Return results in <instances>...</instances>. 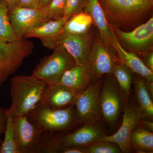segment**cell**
Listing matches in <instances>:
<instances>
[{
  "mask_svg": "<svg viewBox=\"0 0 153 153\" xmlns=\"http://www.w3.org/2000/svg\"><path fill=\"white\" fill-rule=\"evenodd\" d=\"M56 153H87L86 146H73L59 148Z\"/></svg>",
  "mask_w": 153,
  "mask_h": 153,
  "instance_id": "cell-29",
  "label": "cell"
},
{
  "mask_svg": "<svg viewBox=\"0 0 153 153\" xmlns=\"http://www.w3.org/2000/svg\"><path fill=\"white\" fill-rule=\"evenodd\" d=\"M67 20L63 17L44 22L28 30L24 38H38L44 47L48 49H54L58 44V39Z\"/></svg>",
  "mask_w": 153,
  "mask_h": 153,
  "instance_id": "cell-15",
  "label": "cell"
},
{
  "mask_svg": "<svg viewBox=\"0 0 153 153\" xmlns=\"http://www.w3.org/2000/svg\"><path fill=\"white\" fill-rule=\"evenodd\" d=\"M0 39L9 43L19 40L11 25L8 8L4 0H0Z\"/></svg>",
  "mask_w": 153,
  "mask_h": 153,
  "instance_id": "cell-25",
  "label": "cell"
},
{
  "mask_svg": "<svg viewBox=\"0 0 153 153\" xmlns=\"http://www.w3.org/2000/svg\"><path fill=\"white\" fill-rule=\"evenodd\" d=\"M101 85L100 79L90 82L77 95L74 105V114L77 122L85 124L100 120L102 116L100 102Z\"/></svg>",
  "mask_w": 153,
  "mask_h": 153,
  "instance_id": "cell-9",
  "label": "cell"
},
{
  "mask_svg": "<svg viewBox=\"0 0 153 153\" xmlns=\"http://www.w3.org/2000/svg\"><path fill=\"white\" fill-rule=\"evenodd\" d=\"M86 147L87 153H122L117 145L110 142H98L86 146Z\"/></svg>",
  "mask_w": 153,
  "mask_h": 153,
  "instance_id": "cell-27",
  "label": "cell"
},
{
  "mask_svg": "<svg viewBox=\"0 0 153 153\" xmlns=\"http://www.w3.org/2000/svg\"><path fill=\"white\" fill-rule=\"evenodd\" d=\"M53 50L52 54L41 59L32 74L47 86L57 84L64 72L76 65L74 58L62 44L58 43Z\"/></svg>",
  "mask_w": 153,
  "mask_h": 153,
  "instance_id": "cell-5",
  "label": "cell"
},
{
  "mask_svg": "<svg viewBox=\"0 0 153 153\" xmlns=\"http://www.w3.org/2000/svg\"><path fill=\"white\" fill-rule=\"evenodd\" d=\"M110 27L132 31L153 17V0H98Z\"/></svg>",
  "mask_w": 153,
  "mask_h": 153,
  "instance_id": "cell-1",
  "label": "cell"
},
{
  "mask_svg": "<svg viewBox=\"0 0 153 153\" xmlns=\"http://www.w3.org/2000/svg\"><path fill=\"white\" fill-rule=\"evenodd\" d=\"M17 146L20 153H40L49 133L42 131L28 120L27 115L14 118Z\"/></svg>",
  "mask_w": 153,
  "mask_h": 153,
  "instance_id": "cell-10",
  "label": "cell"
},
{
  "mask_svg": "<svg viewBox=\"0 0 153 153\" xmlns=\"http://www.w3.org/2000/svg\"><path fill=\"white\" fill-rule=\"evenodd\" d=\"M121 126L115 133L111 135H105L103 141L114 143L118 146L122 153H129L132 149L130 139L133 132L140 126L143 118L137 104L128 103L126 99L123 108Z\"/></svg>",
  "mask_w": 153,
  "mask_h": 153,
  "instance_id": "cell-12",
  "label": "cell"
},
{
  "mask_svg": "<svg viewBox=\"0 0 153 153\" xmlns=\"http://www.w3.org/2000/svg\"><path fill=\"white\" fill-rule=\"evenodd\" d=\"M86 0H67L64 17L69 19L84 10Z\"/></svg>",
  "mask_w": 153,
  "mask_h": 153,
  "instance_id": "cell-28",
  "label": "cell"
},
{
  "mask_svg": "<svg viewBox=\"0 0 153 153\" xmlns=\"http://www.w3.org/2000/svg\"><path fill=\"white\" fill-rule=\"evenodd\" d=\"M93 25L91 17L83 11L67 19L63 26L62 33L85 34L91 29Z\"/></svg>",
  "mask_w": 153,
  "mask_h": 153,
  "instance_id": "cell-21",
  "label": "cell"
},
{
  "mask_svg": "<svg viewBox=\"0 0 153 153\" xmlns=\"http://www.w3.org/2000/svg\"><path fill=\"white\" fill-rule=\"evenodd\" d=\"M27 117L37 128L50 134L69 129L77 122L74 106L54 109L41 101L27 114Z\"/></svg>",
  "mask_w": 153,
  "mask_h": 153,
  "instance_id": "cell-3",
  "label": "cell"
},
{
  "mask_svg": "<svg viewBox=\"0 0 153 153\" xmlns=\"http://www.w3.org/2000/svg\"><path fill=\"white\" fill-rule=\"evenodd\" d=\"M110 27L119 44L127 52L139 57L153 50V17L130 32Z\"/></svg>",
  "mask_w": 153,
  "mask_h": 153,
  "instance_id": "cell-7",
  "label": "cell"
},
{
  "mask_svg": "<svg viewBox=\"0 0 153 153\" xmlns=\"http://www.w3.org/2000/svg\"><path fill=\"white\" fill-rule=\"evenodd\" d=\"M140 126L145 129L151 132L153 131V123L152 120L143 118L141 120Z\"/></svg>",
  "mask_w": 153,
  "mask_h": 153,
  "instance_id": "cell-33",
  "label": "cell"
},
{
  "mask_svg": "<svg viewBox=\"0 0 153 153\" xmlns=\"http://www.w3.org/2000/svg\"><path fill=\"white\" fill-rule=\"evenodd\" d=\"M9 16L19 39L24 38L31 28L48 21L44 7L30 8L16 6L9 11Z\"/></svg>",
  "mask_w": 153,
  "mask_h": 153,
  "instance_id": "cell-13",
  "label": "cell"
},
{
  "mask_svg": "<svg viewBox=\"0 0 153 153\" xmlns=\"http://www.w3.org/2000/svg\"><path fill=\"white\" fill-rule=\"evenodd\" d=\"M148 68L153 72V50L143 53L139 56Z\"/></svg>",
  "mask_w": 153,
  "mask_h": 153,
  "instance_id": "cell-31",
  "label": "cell"
},
{
  "mask_svg": "<svg viewBox=\"0 0 153 153\" xmlns=\"http://www.w3.org/2000/svg\"><path fill=\"white\" fill-rule=\"evenodd\" d=\"M101 84L100 102L101 115L107 123L113 126L123 110L126 98L112 75H105Z\"/></svg>",
  "mask_w": 153,
  "mask_h": 153,
  "instance_id": "cell-8",
  "label": "cell"
},
{
  "mask_svg": "<svg viewBox=\"0 0 153 153\" xmlns=\"http://www.w3.org/2000/svg\"><path fill=\"white\" fill-rule=\"evenodd\" d=\"M22 7L37 8L41 7V0H18L17 5Z\"/></svg>",
  "mask_w": 153,
  "mask_h": 153,
  "instance_id": "cell-30",
  "label": "cell"
},
{
  "mask_svg": "<svg viewBox=\"0 0 153 153\" xmlns=\"http://www.w3.org/2000/svg\"><path fill=\"white\" fill-rule=\"evenodd\" d=\"M34 47L33 42L25 38L10 43L0 39V83L22 66L25 58L33 53Z\"/></svg>",
  "mask_w": 153,
  "mask_h": 153,
  "instance_id": "cell-6",
  "label": "cell"
},
{
  "mask_svg": "<svg viewBox=\"0 0 153 153\" xmlns=\"http://www.w3.org/2000/svg\"><path fill=\"white\" fill-rule=\"evenodd\" d=\"M4 1L7 4L9 11L16 6L17 1H18V0H4Z\"/></svg>",
  "mask_w": 153,
  "mask_h": 153,
  "instance_id": "cell-34",
  "label": "cell"
},
{
  "mask_svg": "<svg viewBox=\"0 0 153 153\" xmlns=\"http://www.w3.org/2000/svg\"><path fill=\"white\" fill-rule=\"evenodd\" d=\"M91 80V68L89 60L81 65L69 68L61 76L57 84L66 88L77 95L87 87Z\"/></svg>",
  "mask_w": 153,
  "mask_h": 153,
  "instance_id": "cell-16",
  "label": "cell"
},
{
  "mask_svg": "<svg viewBox=\"0 0 153 153\" xmlns=\"http://www.w3.org/2000/svg\"><path fill=\"white\" fill-rule=\"evenodd\" d=\"M1 83H0L1 86ZM6 123V115L5 110L3 109L0 106V140H1V136L4 131L5 128Z\"/></svg>",
  "mask_w": 153,
  "mask_h": 153,
  "instance_id": "cell-32",
  "label": "cell"
},
{
  "mask_svg": "<svg viewBox=\"0 0 153 153\" xmlns=\"http://www.w3.org/2000/svg\"><path fill=\"white\" fill-rule=\"evenodd\" d=\"M113 76L126 98L130 95L133 73L117 57L113 68Z\"/></svg>",
  "mask_w": 153,
  "mask_h": 153,
  "instance_id": "cell-23",
  "label": "cell"
},
{
  "mask_svg": "<svg viewBox=\"0 0 153 153\" xmlns=\"http://www.w3.org/2000/svg\"><path fill=\"white\" fill-rule=\"evenodd\" d=\"M67 0H51L46 10L48 21H54L64 17Z\"/></svg>",
  "mask_w": 153,
  "mask_h": 153,
  "instance_id": "cell-26",
  "label": "cell"
},
{
  "mask_svg": "<svg viewBox=\"0 0 153 153\" xmlns=\"http://www.w3.org/2000/svg\"><path fill=\"white\" fill-rule=\"evenodd\" d=\"M117 57L114 50L102 39L96 29L88 60L91 68V80L93 82L104 75L113 76Z\"/></svg>",
  "mask_w": 153,
  "mask_h": 153,
  "instance_id": "cell-11",
  "label": "cell"
},
{
  "mask_svg": "<svg viewBox=\"0 0 153 153\" xmlns=\"http://www.w3.org/2000/svg\"><path fill=\"white\" fill-rule=\"evenodd\" d=\"M77 95L66 88L59 84L47 86L41 102L54 109L74 106Z\"/></svg>",
  "mask_w": 153,
  "mask_h": 153,
  "instance_id": "cell-17",
  "label": "cell"
},
{
  "mask_svg": "<svg viewBox=\"0 0 153 153\" xmlns=\"http://www.w3.org/2000/svg\"><path fill=\"white\" fill-rule=\"evenodd\" d=\"M96 29L93 25L85 34L62 33L60 35L58 43L72 56L76 65L83 64L88 60Z\"/></svg>",
  "mask_w": 153,
  "mask_h": 153,
  "instance_id": "cell-14",
  "label": "cell"
},
{
  "mask_svg": "<svg viewBox=\"0 0 153 153\" xmlns=\"http://www.w3.org/2000/svg\"><path fill=\"white\" fill-rule=\"evenodd\" d=\"M51 1V0H41V7H47Z\"/></svg>",
  "mask_w": 153,
  "mask_h": 153,
  "instance_id": "cell-35",
  "label": "cell"
},
{
  "mask_svg": "<svg viewBox=\"0 0 153 153\" xmlns=\"http://www.w3.org/2000/svg\"><path fill=\"white\" fill-rule=\"evenodd\" d=\"M97 122L85 124L73 132L60 136L49 134L41 153H55L57 149L64 147L86 146L103 141L105 134Z\"/></svg>",
  "mask_w": 153,
  "mask_h": 153,
  "instance_id": "cell-4",
  "label": "cell"
},
{
  "mask_svg": "<svg viewBox=\"0 0 153 153\" xmlns=\"http://www.w3.org/2000/svg\"><path fill=\"white\" fill-rule=\"evenodd\" d=\"M12 104L9 108L13 117L27 115L41 101L47 85L33 75H16L10 79Z\"/></svg>",
  "mask_w": 153,
  "mask_h": 153,
  "instance_id": "cell-2",
  "label": "cell"
},
{
  "mask_svg": "<svg viewBox=\"0 0 153 153\" xmlns=\"http://www.w3.org/2000/svg\"><path fill=\"white\" fill-rule=\"evenodd\" d=\"M5 110L6 115L4 131L5 136L0 147V153H20L16 141L13 116L9 108Z\"/></svg>",
  "mask_w": 153,
  "mask_h": 153,
  "instance_id": "cell-24",
  "label": "cell"
},
{
  "mask_svg": "<svg viewBox=\"0 0 153 153\" xmlns=\"http://www.w3.org/2000/svg\"><path fill=\"white\" fill-rule=\"evenodd\" d=\"M131 149L137 152H153V133L139 126L133 132L130 139Z\"/></svg>",
  "mask_w": 153,
  "mask_h": 153,
  "instance_id": "cell-22",
  "label": "cell"
},
{
  "mask_svg": "<svg viewBox=\"0 0 153 153\" xmlns=\"http://www.w3.org/2000/svg\"><path fill=\"white\" fill-rule=\"evenodd\" d=\"M83 11L91 17L93 25L102 39L108 47L113 49L112 45L115 41L116 37L107 22L98 0H86Z\"/></svg>",
  "mask_w": 153,
  "mask_h": 153,
  "instance_id": "cell-18",
  "label": "cell"
},
{
  "mask_svg": "<svg viewBox=\"0 0 153 153\" xmlns=\"http://www.w3.org/2000/svg\"><path fill=\"white\" fill-rule=\"evenodd\" d=\"M113 49L117 58L134 74L142 76L149 82H153V72L146 67L137 55L123 49L116 38Z\"/></svg>",
  "mask_w": 153,
  "mask_h": 153,
  "instance_id": "cell-19",
  "label": "cell"
},
{
  "mask_svg": "<svg viewBox=\"0 0 153 153\" xmlns=\"http://www.w3.org/2000/svg\"><path fill=\"white\" fill-rule=\"evenodd\" d=\"M132 85L137 105L140 108L143 117L146 119L152 120L153 98L148 90L146 79L133 73Z\"/></svg>",
  "mask_w": 153,
  "mask_h": 153,
  "instance_id": "cell-20",
  "label": "cell"
}]
</instances>
